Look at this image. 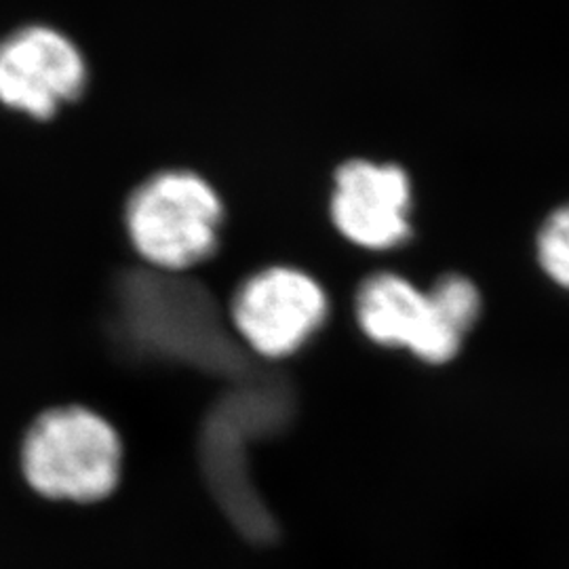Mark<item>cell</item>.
<instances>
[{
	"instance_id": "1",
	"label": "cell",
	"mask_w": 569,
	"mask_h": 569,
	"mask_svg": "<svg viewBox=\"0 0 569 569\" xmlns=\"http://www.w3.org/2000/svg\"><path fill=\"white\" fill-rule=\"evenodd\" d=\"M124 224L148 264L182 272L218 253L226 224L224 197L199 171L167 169L131 192Z\"/></svg>"
},
{
	"instance_id": "2",
	"label": "cell",
	"mask_w": 569,
	"mask_h": 569,
	"mask_svg": "<svg viewBox=\"0 0 569 569\" xmlns=\"http://www.w3.org/2000/svg\"><path fill=\"white\" fill-rule=\"evenodd\" d=\"M21 468L30 488L44 498L98 502L119 483L121 441L89 409H51L28 430Z\"/></svg>"
},
{
	"instance_id": "3",
	"label": "cell",
	"mask_w": 569,
	"mask_h": 569,
	"mask_svg": "<svg viewBox=\"0 0 569 569\" xmlns=\"http://www.w3.org/2000/svg\"><path fill=\"white\" fill-rule=\"evenodd\" d=\"M416 180L392 159L348 157L333 167L326 218L338 241L361 253H395L416 241Z\"/></svg>"
},
{
	"instance_id": "4",
	"label": "cell",
	"mask_w": 569,
	"mask_h": 569,
	"mask_svg": "<svg viewBox=\"0 0 569 569\" xmlns=\"http://www.w3.org/2000/svg\"><path fill=\"white\" fill-rule=\"evenodd\" d=\"M331 300L321 279L305 266L272 262L237 287L230 319L239 338L264 359H284L326 326Z\"/></svg>"
},
{
	"instance_id": "5",
	"label": "cell",
	"mask_w": 569,
	"mask_h": 569,
	"mask_svg": "<svg viewBox=\"0 0 569 569\" xmlns=\"http://www.w3.org/2000/svg\"><path fill=\"white\" fill-rule=\"evenodd\" d=\"M352 308L367 340L409 350L432 366L456 359L467 340L449 323L427 287L399 270L382 268L363 277L355 289Z\"/></svg>"
},
{
	"instance_id": "6",
	"label": "cell",
	"mask_w": 569,
	"mask_h": 569,
	"mask_svg": "<svg viewBox=\"0 0 569 569\" xmlns=\"http://www.w3.org/2000/svg\"><path fill=\"white\" fill-rule=\"evenodd\" d=\"M87 63L79 47L49 26H23L0 41V103L49 121L81 98Z\"/></svg>"
},
{
	"instance_id": "7",
	"label": "cell",
	"mask_w": 569,
	"mask_h": 569,
	"mask_svg": "<svg viewBox=\"0 0 569 569\" xmlns=\"http://www.w3.org/2000/svg\"><path fill=\"white\" fill-rule=\"evenodd\" d=\"M531 256L550 283L569 293V199L552 204L531 237Z\"/></svg>"
}]
</instances>
